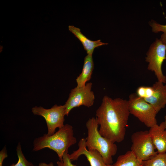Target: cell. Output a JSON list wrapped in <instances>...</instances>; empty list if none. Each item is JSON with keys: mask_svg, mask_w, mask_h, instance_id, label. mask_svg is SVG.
<instances>
[{"mask_svg": "<svg viewBox=\"0 0 166 166\" xmlns=\"http://www.w3.org/2000/svg\"><path fill=\"white\" fill-rule=\"evenodd\" d=\"M130 114L128 100L105 96L96 111L100 133L114 143L122 142L125 137Z\"/></svg>", "mask_w": 166, "mask_h": 166, "instance_id": "obj_1", "label": "cell"}, {"mask_svg": "<svg viewBox=\"0 0 166 166\" xmlns=\"http://www.w3.org/2000/svg\"><path fill=\"white\" fill-rule=\"evenodd\" d=\"M76 142L73 127L66 124L52 135L48 136L46 133L36 138L33 142V150L38 151L49 148L55 151L61 160L64 154L68 153L69 148Z\"/></svg>", "mask_w": 166, "mask_h": 166, "instance_id": "obj_2", "label": "cell"}, {"mask_svg": "<svg viewBox=\"0 0 166 166\" xmlns=\"http://www.w3.org/2000/svg\"><path fill=\"white\" fill-rule=\"evenodd\" d=\"M99 125L96 117H92L86 122L87 136L86 138V147L88 150L97 151L107 164H112L113 156L116 154L117 151V145L101 135L98 129Z\"/></svg>", "mask_w": 166, "mask_h": 166, "instance_id": "obj_3", "label": "cell"}, {"mask_svg": "<svg viewBox=\"0 0 166 166\" xmlns=\"http://www.w3.org/2000/svg\"><path fill=\"white\" fill-rule=\"evenodd\" d=\"M128 108L130 113L136 117L147 127L150 128L157 124V114L153 107L136 93L129 97Z\"/></svg>", "mask_w": 166, "mask_h": 166, "instance_id": "obj_4", "label": "cell"}, {"mask_svg": "<svg viewBox=\"0 0 166 166\" xmlns=\"http://www.w3.org/2000/svg\"><path fill=\"white\" fill-rule=\"evenodd\" d=\"M130 150L139 160L144 161L152 158L158 153L153 143L148 131H140L131 136Z\"/></svg>", "mask_w": 166, "mask_h": 166, "instance_id": "obj_5", "label": "cell"}, {"mask_svg": "<svg viewBox=\"0 0 166 166\" xmlns=\"http://www.w3.org/2000/svg\"><path fill=\"white\" fill-rule=\"evenodd\" d=\"M166 45L156 38L147 53L146 61L148 63V69L154 72L158 81L166 82V77L162 72V66L166 59Z\"/></svg>", "mask_w": 166, "mask_h": 166, "instance_id": "obj_6", "label": "cell"}, {"mask_svg": "<svg viewBox=\"0 0 166 166\" xmlns=\"http://www.w3.org/2000/svg\"><path fill=\"white\" fill-rule=\"evenodd\" d=\"M33 113L42 116L45 120L47 124L48 136L55 132L56 129L62 128L64 125V116L65 109L64 105H55L49 109H45L40 106H35L32 109Z\"/></svg>", "mask_w": 166, "mask_h": 166, "instance_id": "obj_7", "label": "cell"}, {"mask_svg": "<svg viewBox=\"0 0 166 166\" xmlns=\"http://www.w3.org/2000/svg\"><path fill=\"white\" fill-rule=\"evenodd\" d=\"M92 85V83L89 82L84 86L76 87L71 90L69 98L64 105L65 115L68 116L74 108L81 105L89 107L93 105L95 97L91 90Z\"/></svg>", "mask_w": 166, "mask_h": 166, "instance_id": "obj_8", "label": "cell"}, {"mask_svg": "<svg viewBox=\"0 0 166 166\" xmlns=\"http://www.w3.org/2000/svg\"><path fill=\"white\" fill-rule=\"evenodd\" d=\"M86 141V138H81L78 144V148L69 155V158L72 161L77 160L80 156L84 155L91 166H112V164H107L101 154L97 150H88L85 145Z\"/></svg>", "mask_w": 166, "mask_h": 166, "instance_id": "obj_9", "label": "cell"}, {"mask_svg": "<svg viewBox=\"0 0 166 166\" xmlns=\"http://www.w3.org/2000/svg\"><path fill=\"white\" fill-rule=\"evenodd\" d=\"M152 86L153 89L152 94L144 99L153 107L157 114L166 105V85L157 81Z\"/></svg>", "mask_w": 166, "mask_h": 166, "instance_id": "obj_10", "label": "cell"}, {"mask_svg": "<svg viewBox=\"0 0 166 166\" xmlns=\"http://www.w3.org/2000/svg\"><path fill=\"white\" fill-rule=\"evenodd\" d=\"M148 132L157 153H166V129L164 121L150 128Z\"/></svg>", "mask_w": 166, "mask_h": 166, "instance_id": "obj_11", "label": "cell"}, {"mask_svg": "<svg viewBox=\"0 0 166 166\" xmlns=\"http://www.w3.org/2000/svg\"><path fill=\"white\" fill-rule=\"evenodd\" d=\"M69 29L82 43L87 54L92 55L96 48L108 44L101 42V40L95 41L90 40L81 33L80 29L74 26H69Z\"/></svg>", "mask_w": 166, "mask_h": 166, "instance_id": "obj_12", "label": "cell"}, {"mask_svg": "<svg viewBox=\"0 0 166 166\" xmlns=\"http://www.w3.org/2000/svg\"><path fill=\"white\" fill-rule=\"evenodd\" d=\"M94 66L92 55L87 54L84 58L82 71L76 80L77 87H81L84 86L86 82L91 79Z\"/></svg>", "mask_w": 166, "mask_h": 166, "instance_id": "obj_13", "label": "cell"}, {"mask_svg": "<svg viewBox=\"0 0 166 166\" xmlns=\"http://www.w3.org/2000/svg\"><path fill=\"white\" fill-rule=\"evenodd\" d=\"M112 166H143V161L138 159L130 150L119 156Z\"/></svg>", "mask_w": 166, "mask_h": 166, "instance_id": "obj_14", "label": "cell"}, {"mask_svg": "<svg viewBox=\"0 0 166 166\" xmlns=\"http://www.w3.org/2000/svg\"><path fill=\"white\" fill-rule=\"evenodd\" d=\"M143 166H166V152L158 153L152 158L143 161Z\"/></svg>", "mask_w": 166, "mask_h": 166, "instance_id": "obj_15", "label": "cell"}, {"mask_svg": "<svg viewBox=\"0 0 166 166\" xmlns=\"http://www.w3.org/2000/svg\"><path fill=\"white\" fill-rule=\"evenodd\" d=\"M16 151L18 157V161L16 164L13 163L10 166H32L33 164L29 162L22 153L21 145L19 143L17 146Z\"/></svg>", "mask_w": 166, "mask_h": 166, "instance_id": "obj_16", "label": "cell"}, {"mask_svg": "<svg viewBox=\"0 0 166 166\" xmlns=\"http://www.w3.org/2000/svg\"><path fill=\"white\" fill-rule=\"evenodd\" d=\"M149 24L152 27V31L154 32L158 33L161 31L163 33L160 39L166 45V25H161L154 21L150 22Z\"/></svg>", "mask_w": 166, "mask_h": 166, "instance_id": "obj_17", "label": "cell"}, {"mask_svg": "<svg viewBox=\"0 0 166 166\" xmlns=\"http://www.w3.org/2000/svg\"><path fill=\"white\" fill-rule=\"evenodd\" d=\"M153 92V89L152 86H141L138 87L136 93L139 97L144 99L150 97Z\"/></svg>", "mask_w": 166, "mask_h": 166, "instance_id": "obj_18", "label": "cell"}, {"mask_svg": "<svg viewBox=\"0 0 166 166\" xmlns=\"http://www.w3.org/2000/svg\"><path fill=\"white\" fill-rule=\"evenodd\" d=\"M69 158V154L68 153H65L63 156L62 160L57 161V166H77L73 164Z\"/></svg>", "mask_w": 166, "mask_h": 166, "instance_id": "obj_19", "label": "cell"}, {"mask_svg": "<svg viewBox=\"0 0 166 166\" xmlns=\"http://www.w3.org/2000/svg\"><path fill=\"white\" fill-rule=\"evenodd\" d=\"M8 157L6 146L0 152V166H2L4 159Z\"/></svg>", "mask_w": 166, "mask_h": 166, "instance_id": "obj_20", "label": "cell"}, {"mask_svg": "<svg viewBox=\"0 0 166 166\" xmlns=\"http://www.w3.org/2000/svg\"><path fill=\"white\" fill-rule=\"evenodd\" d=\"M32 166H54L52 162H50L48 164L42 162L40 163L38 165H33Z\"/></svg>", "mask_w": 166, "mask_h": 166, "instance_id": "obj_21", "label": "cell"}, {"mask_svg": "<svg viewBox=\"0 0 166 166\" xmlns=\"http://www.w3.org/2000/svg\"><path fill=\"white\" fill-rule=\"evenodd\" d=\"M165 126V128L166 129V116H165L164 117V121Z\"/></svg>", "mask_w": 166, "mask_h": 166, "instance_id": "obj_22", "label": "cell"}]
</instances>
